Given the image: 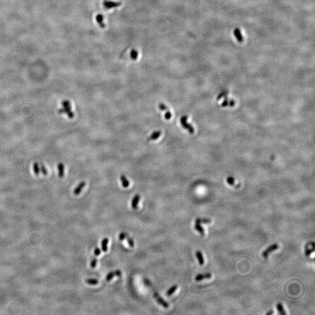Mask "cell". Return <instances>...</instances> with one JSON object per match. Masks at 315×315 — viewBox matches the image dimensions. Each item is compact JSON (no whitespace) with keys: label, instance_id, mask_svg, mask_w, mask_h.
Returning a JSON list of instances; mask_svg holds the SVG:
<instances>
[{"label":"cell","instance_id":"obj_1","mask_svg":"<svg viewBox=\"0 0 315 315\" xmlns=\"http://www.w3.org/2000/svg\"><path fill=\"white\" fill-rule=\"evenodd\" d=\"M63 108L59 110V113H66L69 118L71 119L74 117V113L71 111V103L69 100H64L62 102Z\"/></svg>","mask_w":315,"mask_h":315},{"label":"cell","instance_id":"obj_2","mask_svg":"<svg viewBox=\"0 0 315 315\" xmlns=\"http://www.w3.org/2000/svg\"><path fill=\"white\" fill-rule=\"evenodd\" d=\"M187 116H183L180 119L181 124L185 129L187 130L191 134H193L195 132V130L192 126L187 123Z\"/></svg>","mask_w":315,"mask_h":315},{"label":"cell","instance_id":"obj_3","mask_svg":"<svg viewBox=\"0 0 315 315\" xmlns=\"http://www.w3.org/2000/svg\"><path fill=\"white\" fill-rule=\"evenodd\" d=\"M154 297L155 298L158 304H160V305H162L165 308H168L169 304H167L163 298L160 297V295L158 292H155L154 293Z\"/></svg>","mask_w":315,"mask_h":315},{"label":"cell","instance_id":"obj_4","mask_svg":"<svg viewBox=\"0 0 315 315\" xmlns=\"http://www.w3.org/2000/svg\"><path fill=\"white\" fill-rule=\"evenodd\" d=\"M279 248V246L278 244H273V245H271L268 248H267L263 253H262V256L264 258H267L269 255L270 253L271 252H273V251H275L277 249H278Z\"/></svg>","mask_w":315,"mask_h":315},{"label":"cell","instance_id":"obj_5","mask_svg":"<svg viewBox=\"0 0 315 315\" xmlns=\"http://www.w3.org/2000/svg\"><path fill=\"white\" fill-rule=\"evenodd\" d=\"M121 275V271H120V270H116V271H113V272L109 273V274L106 276V280L107 281H110L115 276L120 277Z\"/></svg>","mask_w":315,"mask_h":315},{"label":"cell","instance_id":"obj_6","mask_svg":"<svg viewBox=\"0 0 315 315\" xmlns=\"http://www.w3.org/2000/svg\"><path fill=\"white\" fill-rule=\"evenodd\" d=\"M86 185V183L85 182H81L74 189V194L75 195H79L80 194L81 191L82 190V189H84V187Z\"/></svg>","mask_w":315,"mask_h":315},{"label":"cell","instance_id":"obj_7","mask_svg":"<svg viewBox=\"0 0 315 315\" xmlns=\"http://www.w3.org/2000/svg\"><path fill=\"white\" fill-rule=\"evenodd\" d=\"M211 277H212V275L210 273L204 274H199L195 277V281H201V280H203L205 279H210L211 278Z\"/></svg>","mask_w":315,"mask_h":315},{"label":"cell","instance_id":"obj_8","mask_svg":"<svg viewBox=\"0 0 315 315\" xmlns=\"http://www.w3.org/2000/svg\"><path fill=\"white\" fill-rule=\"evenodd\" d=\"M140 199V196L139 195H136L132 199V208L134 210H136L138 208V204Z\"/></svg>","mask_w":315,"mask_h":315},{"label":"cell","instance_id":"obj_9","mask_svg":"<svg viewBox=\"0 0 315 315\" xmlns=\"http://www.w3.org/2000/svg\"><path fill=\"white\" fill-rule=\"evenodd\" d=\"M234 34L235 35V37L237 39V40L239 42H242L243 41V36L241 33L240 29L236 28L234 31Z\"/></svg>","mask_w":315,"mask_h":315},{"label":"cell","instance_id":"obj_10","mask_svg":"<svg viewBox=\"0 0 315 315\" xmlns=\"http://www.w3.org/2000/svg\"><path fill=\"white\" fill-rule=\"evenodd\" d=\"M162 132L160 131H156V132H154L151 136L150 137L148 138V141H153V140H157L158 138L161 135Z\"/></svg>","mask_w":315,"mask_h":315},{"label":"cell","instance_id":"obj_11","mask_svg":"<svg viewBox=\"0 0 315 315\" xmlns=\"http://www.w3.org/2000/svg\"><path fill=\"white\" fill-rule=\"evenodd\" d=\"M120 180L122 186L123 187L127 188L130 186V182L128 180V179L126 178L124 175H121L120 177Z\"/></svg>","mask_w":315,"mask_h":315},{"label":"cell","instance_id":"obj_12","mask_svg":"<svg viewBox=\"0 0 315 315\" xmlns=\"http://www.w3.org/2000/svg\"><path fill=\"white\" fill-rule=\"evenodd\" d=\"M58 176L60 178L64 177V166L63 163H59L58 165Z\"/></svg>","mask_w":315,"mask_h":315},{"label":"cell","instance_id":"obj_13","mask_svg":"<svg viewBox=\"0 0 315 315\" xmlns=\"http://www.w3.org/2000/svg\"><path fill=\"white\" fill-rule=\"evenodd\" d=\"M195 254H196V257H197V259H198V261L199 262V264H200L201 266L203 265L204 263V258L203 256V254H202L201 252H200V251H197Z\"/></svg>","mask_w":315,"mask_h":315},{"label":"cell","instance_id":"obj_14","mask_svg":"<svg viewBox=\"0 0 315 315\" xmlns=\"http://www.w3.org/2000/svg\"><path fill=\"white\" fill-rule=\"evenodd\" d=\"M109 242L108 238H104L102 242V249L103 252H107L108 250V243Z\"/></svg>","mask_w":315,"mask_h":315},{"label":"cell","instance_id":"obj_15","mask_svg":"<svg viewBox=\"0 0 315 315\" xmlns=\"http://www.w3.org/2000/svg\"><path fill=\"white\" fill-rule=\"evenodd\" d=\"M195 229H196L201 235H204V229L200 225V223L196 222L195 226Z\"/></svg>","mask_w":315,"mask_h":315},{"label":"cell","instance_id":"obj_16","mask_svg":"<svg viewBox=\"0 0 315 315\" xmlns=\"http://www.w3.org/2000/svg\"><path fill=\"white\" fill-rule=\"evenodd\" d=\"M276 307H277V309L278 310V311L279 312L280 314L281 315H286V312L285 311V310L284 309V307L282 306V305L281 304H277L276 305Z\"/></svg>","mask_w":315,"mask_h":315},{"label":"cell","instance_id":"obj_17","mask_svg":"<svg viewBox=\"0 0 315 315\" xmlns=\"http://www.w3.org/2000/svg\"><path fill=\"white\" fill-rule=\"evenodd\" d=\"M196 222L200 223H210L211 222V220L207 218H197L196 219Z\"/></svg>","mask_w":315,"mask_h":315},{"label":"cell","instance_id":"obj_18","mask_svg":"<svg viewBox=\"0 0 315 315\" xmlns=\"http://www.w3.org/2000/svg\"><path fill=\"white\" fill-rule=\"evenodd\" d=\"M178 288V286L176 285H175L173 286H172L168 291L167 292H166V295L167 296H171L172 295V294L174 293V292L176 291V290Z\"/></svg>","mask_w":315,"mask_h":315},{"label":"cell","instance_id":"obj_19","mask_svg":"<svg viewBox=\"0 0 315 315\" xmlns=\"http://www.w3.org/2000/svg\"><path fill=\"white\" fill-rule=\"evenodd\" d=\"M33 171L36 175H38L40 173V166L37 163H35L33 165Z\"/></svg>","mask_w":315,"mask_h":315},{"label":"cell","instance_id":"obj_20","mask_svg":"<svg viewBox=\"0 0 315 315\" xmlns=\"http://www.w3.org/2000/svg\"><path fill=\"white\" fill-rule=\"evenodd\" d=\"M99 281L96 279H88L86 280V283L89 285H96Z\"/></svg>","mask_w":315,"mask_h":315},{"label":"cell","instance_id":"obj_21","mask_svg":"<svg viewBox=\"0 0 315 315\" xmlns=\"http://www.w3.org/2000/svg\"><path fill=\"white\" fill-rule=\"evenodd\" d=\"M97 265V259L96 258H93L91 260V264H90V266L91 267H92V269H94L96 267Z\"/></svg>","mask_w":315,"mask_h":315},{"label":"cell","instance_id":"obj_22","mask_svg":"<svg viewBox=\"0 0 315 315\" xmlns=\"http://www.w3.org/2000/svg\"><path fill=\"white\" fill-rule=\"evenodd\" d=\"M159 108L160 109V110L162 111H167L168 110V108L166 106V105L163 103H161L159 104Z\"/></svg>","mask_w":315,"mask_h":315},{"label":"cell","instance_id":"obj_23","mask_svg":"<svg viewBox=\"0 0 315 315\" xmlns=\"http://www.w3.org/2000/svg\"><path fill=\"white\" fill-rule=\"evenodd\" d=\"M171 117H172V113H171V112H169V110L166 111V113L165 114V119L169 120L171 119Z\"/></svg>","mask_w":315,"mask_h":315},{"label":"cell","instance_id":"obj_24","mask_svg":"<svg viewBox=\"0 0 315 315\" xmlns=\"http://www.w3.org/2000/svg\"><path fill=\"white\" fill-rule=\"evenodd\" d=\"M127 242L129 244L130 246L131 247H133L134 246V241L132 240V239L128 236L127 238Z\"/></svg>","mask_w":315,"mask_h":315},{"label":"cell","instance_id":"obj_25","mask_svg":"<svg viewBox=\"0 0 315 315\" xmlns=\"http://www.w3.org/2000/svg\"><path fill=\"white\" fill-rule=\"evenodd\" d=\"M313 252H314V247H313V248L312 249H308L305 250V255L308 257L311 254V253Z\"/></svg>","mask_w":315,"mask_h":315},{"label":"cell","instance_id":"obj_26","mask_svg":"<svg viewBox=\"0 0 315 315\" xmlns=\"http://www.w3.org/2000/svg\"><path fill=\"white\" fill-rule=\"evenodd\" d=\"M128 236L126 233H121L120 235H119V239H120V241H123V240L126 239Z\"/></svg>","mask_w":315,"mask_h":315},{"label":"cell","instance_id":"obj_27","mask_svg":"<svg viewBox=\"0 0 315 315\" xmlns=\"http://www.w3.org/2000/svg\"><path fill=\"white\" fill-rule=\"evenodd\" d=\"M40 171L42 172V173L45 175H46L47 174V169H46V167H45L44 165H41V166H40Z\"/></svg>","mask_w":315,"mask_h":315},{"label":"cell","instance_id":"obj_28","mask_svg":"<svg viewBox=\"0 0 315 315\" xmlns=\"http://www.w3.org/2000/svg\"><path fill=\"white\" fill-rule=\"evenodd\" d=\"M100 253H101L100 249L99 248H98V247H96V248L95 249V250H94V254H95V256H99V255L100 254Z\"/></svg>","mask_w":315,"mask_h":315},{"label":"cell","instance_id":"obj_29","mask_svg":"<svg viewBox=\"0 0 315 315\" xmlns=\"http://www.w3.org/2000/svg\"><path fill=\"white\" fill-rule=\"evenodd\" d=\"M228 183H229L230 184H234V180H233L232 179H230H230H228Z\"/></svg>","mask_w":315,"mask_h":315},{"label":"cell","instance_id":"obj_30","mask_svg":"<svg viewBox=\"0 0 315 315\" xmlns=\"http://www.w3.org/2000/svg\"><path fill=\"white\" fill-rule=\"evenodd\" d=\"M273 313H274V312H273V310H270V311H269V312H267V313H266V315H272V314H273Z\"/></svg>","mask_w":315,"mask_h":315}]
</instances>
